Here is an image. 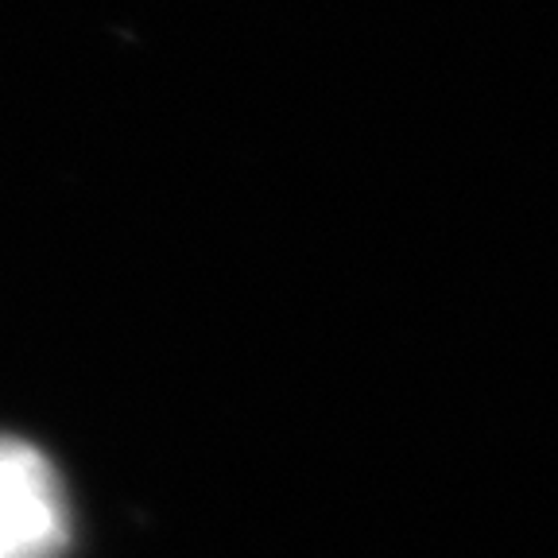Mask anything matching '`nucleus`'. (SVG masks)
I'll list each match as a JSON object with an SVG mask.
<instances>
[{
    "label": "nucleus",
    "instance_id": "nucleus-1",
    "mask_svg": "<svg viewBox=\"0 0 558 558\" xmlns=\"http://www.w3.org/2000/svg\"><path fill=\"white\" fill-rule=\"evenodd\" d=\"M70 547L66 488L39 446L0 435V558H62Z\"/></svg>",
    "mask_w": 558,
    "mask_h": 558
}]
</instances>
